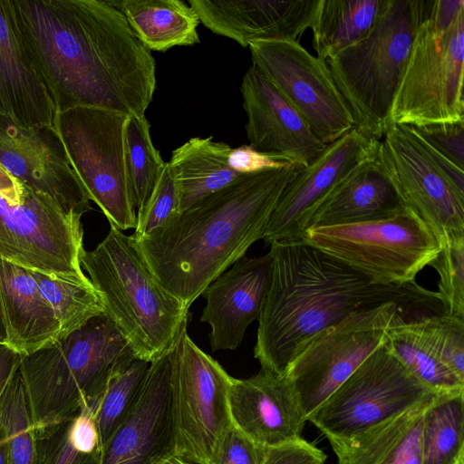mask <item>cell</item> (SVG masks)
Here are the masks:
<instances>
[{
  "label": "cell",
  "mask_w": 464,
  "mask_h": 464,
  "mask_svg": "<svg viewBox=\"0 0 464 464\" xmlns=\"http://www.w3.org/2000/svg\"><path fill=\"white\" fill-rule=\"evenodd\" d=\"M59 111L96 107L144 116L156 63L109 0H15Z\"/></svg>",
  "instance_id": "6da1fadb"
},
{
  "label": "cell",
  "mask_w": 464,
  "mask_h": 464,
  "mask_svg": "<svg viewBox=\"0 0 464 464\" xmlns=\"http://www.w3.org/2000/svg\"><path fill=\"white\" fill-rule=\"evenodd\" d=\"M269 246L271 278L254 348L266 372L284 374L301 343L353 313L393 303L412 319L443 314L437 293L416 281L379 284L304 238Z\"/></svg>",
  "instance_id": "7a4b0ae2"
},
{
  "label": "cell",
  "mask_w": 464,
  "mask_h": 464,
  "mask_svg": "<svg viewBox=\"0 0 464 464\" xmlns=\"http://www.w3.org/2000/svg\"><path fill=\"white\" fill-rule=\"evenodd\" d=\"M304 167L242 174L134 239L150 269L186 308L262 239L286 185Z\"/></svg>",
  "instance_id": "3957f363"
},
{
  "label": "cell",
  "mask_w": 464,
  "mask_h": 464,
  "mask_svg": "<svg viewBox=\"0 0 464 464\" xmlns=\"http://www.w3.org/2000/svg\"><path fill=\"white\" fill-rule=\"evenodd\" d=\"M135 355L105 314L21 357L19 372L35 430L97 407L111 378Z\"/></svg>",
  "instance_id": "277c9868"
},
{
  "label": "cell",
  "mask_w": 464,
  "mask_h": 464,
  "mask_svg": "<svg viewBox=\"0 0 464 464\" xmlns=\"http://www.w3.org/2000/svg\"><path fill=\"white\" fill-rule=\"evenodd\" d=\"M80 261L137 359L150 363L175 345L188 309L160 285L132 236L110 224L105 238L83 249Z\"/></svg>",
  "instance_id": "5b68a950"
},
{
  "label": "cell",
  "mask_w": 464,
  "mask_h": 464,
  "mask_svg": "<svg viewBox=\"0 0 464 464\" xmlns=\"http://www.w3.org/2000/svg\"><path fill=\"white\" fill-rule=\"evenodd\" d=\"M425 0H386L372 31L326 60L354 128L381 140L403 76Z\"/></svg>",
  "instance_id": "8992f818"
},
{
  "label": "cell",
  "mask_w": 464,
  "mask_h": 464,
  "mask_svg": "<svg viewBox=\"0 0 464 464\" xmlns=\"http://www.w3.org/2000/svg\"><path fill=\"white\" fill-rule=\"evenodd\" d=\"M464 1L425 0L390 122L464 120Z\"/></svg>",
  "instance_id": "52a82bcc"
},
{
  "label": "cell",
  "mask_w": 464,
  "mask_h": 464,
  "mask_svg": "<svg viewBox=\"0 0 464 464\" xmlns=\"http://www.w3.org/2000/svg\"><path fill=\"white\" fill-rule=\"evenodd\" d=\"M80 217L0 165V257L31 270L89 281Z\"/></svg>",
  "instance_id": "ba28073f"
},
{
  "label": "cell",
  "mask_w": 464,
  "mask_h": 464,
  "mask_svg": "<svg viewBox=\"0 0 464 464\" xmlns=\"http://www.w3.org/2000/svg\"><path fill=\"white\" fill-rule=\"evenodd\" d=\"M303 238L382 285L416 281L441 250L433 233L407 208L368 222L310 227Z\"/></svg>",
  "instance_id": "9c48e42d"
},
{
  "label": "cell",
  "mask_w": 464,
  "mask_h": 464,
  "mask_svg": "<svg viewBox=\"0 0 464 464\" xmlns=\"http://www.w3.org/2000/svg\"><path fill=\"white\" fill-rule=\"evenodd\" d=\"M127 117L115 111L76 106L59 111L56 121L69 162L90 201L121 231L137 224L125 165Z\"/></svg>",
  "instance_id": "30bf717a"
},
{
  "label": "cell",
  "mask_w": 464,
  "mask_h": 464,
  "mask_svg": "<svg viewBox=\"0 0 464 464\" xmlns=\"http://www.w3.org/2000/svg\"><path fill=\"white\" fill-rule=\"evenodd\" d=\"M189 337L185 326L174 346L171 372L176 457L212 464L232 425L228 396L233 381Z\"/></svg>",
  "instance_id": "8fae6325"
},
{
  "label": "cell",
  "mask_w": 464,
  "mask_h": 464,
  "mask_svg": "<svg viewBox=\"0 0 464 464\" xmlns=\"http://www.w3.org/2000/svg\"><path fill=\"white\" fill-rule=\"evenodd\" d=\"M438 393L378 346L308 417L329 441L350 438Z\"/></svg>",
  "instance_id": "7c38bea8"
},
{
  "label": "cell",
  "mask_w": 464,
  "mask_h": 464,
  "mask_svg": "<svg viewBox=\"0 0 464 464\" xmlns=\"http://www.w3.org/2000/svg\"><path fill=\"white\" fill-rule=\"evenodd\" d=\"M412 319L393 303L353 313L299 345L285 375L307 417L385 341L397 314Z\"/></svg>",
  "instance_id": "4fadbf2b"
},
{
  "label": "cell",
  "mask_w": 464,
  "mask_h": 464,
  "mask_svg": "<svg viewBox=\"0 0 464 464\" xmlns=\"http://www.w3.org/2000/svg\"><path fill=\"white\" fill-rule=\"evenodd\" d=\"M377 160L403 207L433 233L441 248L464 236V191L440 169L411 126L390 122Z\"/></svg>",
  "instance_id": "5bb4252c"
},
{
  "label": "cell",
  "mask_w": 464,
  "mask_h": 464,
  "mask_svg": "<svg viewBox=\"0 0 464 464\" xmlns=\"http://www.w3.org/2000/svg\"><path fill=\"white\" fill-rule=\"evenodd\" d=\"M248 48L252 64L301 114L324 145L354 128L350 109L326 61L310 53L298 41H257Z\"/></svg>",
  "instance_id": "9a60e30c"
},
{
  "label": "cell",
  "mask_w": 464,
  "mask_h": 464,
  "mask_svg": "<svg viewBox=\"0 0 464 464\" xmlns=\"http://www.w3.org/2000/svg\"><path fill=\"white\" fill-rule=\"evenodd\" d=\"M379 143L353 128L327 145L285 188L268 220L265 243L303 238L324 200L358 168L376 158Z\"/></svg>",
  "instance_id": "2e32d148"
},
{
  "label": "cell",
  "mask_w": 464,
  "mask_h": 464,
  "mask_svg": "<svg viewBox=\"0 0 464 464\" xmlns=\"http://www.w3.org/2000/svg\"><path fill=\"white\" fill-rule=\"evenodd\" d=\"M0 165L69 214L82 218L91 209L56 129L20 127L0 115Z\"/></svg>",
  "instance_id": "e0dca14e"
},
{
  "label": "cell",
  "mask_w": 464,
  "mask_h": 464,
  "mask_svg": "<svg viewBox=\"0 0 464 464\" xmlns=\"http://www.w3.org/2000/svg\"><path fill=\"white\" fill-rule=\"evenodd\" d=\"M174 346L150 363L140 400L102 446L101 464H163L176 457L171 395Z\"/></svg>",
  "instance_id": "ac0fdd59"
},
{
  "label": "cell",
  "mask_w": 464,
  "mask_h": 464,
  "mask_svg": "<svg viewBox=\"0 0 464 464\" xmlns=\"http://www.w3.org/2000/svg\"><path fill=\"white\" fill-rule=\"evenodd\" d=\"M59 107L24 34L15 0H0V115L56 129Z\"/></svg>",
  "instance_id": "d6986e66"
},
{
  "label": "cell",
  "mask_w": 464,
  "mask_h": 464,
  "mask_svg": "<svg viewBox=\"0 0 464 464\" xmlns=\"http://www.w3.org/2000/svg\"><path fill=\"white\" fill-rule=\"evenodd\" d=\"M240 91L252 148L301 167L309 166L324 151L326 145L255 65L245 73Z\"/></svg>",
  "instance_id": "ffe728a7"
},
{
  "label": "cell",
  "mask_w": 464,
  "mask_h": 464,
  "mask_svg": "<svg viewBox=\"0 0 464 464\" xmlns=\"http://www.w3.org/2000/svg\"><path fill=\"white\" fill-rule=\"evenodd\" d=\"M228 404L232 424L266 449L302 439L306 416L285 374L261 369L248 378H233Z\"/></svg>",
  "instance_id": "44dd1931"
},
{
  "label": "cell",
  "mask_w": 464,
  "mask_h": 464,
  "mask_svg": "<svg viewBox=\"0 0 464 464\" xmlns=\"http://www.w3.org/2000/svg\"><path fill=\"white\" fill-rule=\"evenodd\" d=\"M320 0H188L199 23L242 47L297 41L312 27Z\"/></svg>",
  "instance_id": "7402d4cb"
},
{
  "label": "cell",
  "mask_w": 464,
  "mask_h": 464,
  "mask_svg": "<svg viewBox=\"0 0 464 464\" xmlns=\"http://www.w3.org/2000/svg\"><path fill=\"white\" fill-rule=\"evenodd\" d=\"M271 255L242 256L210 283L200 321L209 324L213 352L235 350L246 330L258 320L271 278Z\"/></svg>",
  "instance_id": "603a6c76"
},
{
  "label": "cell",
  "mask_w": 464,
  "mask_h": 464,
  "mask_svg": "<svg viewBox=\"0 0 464 464\" xmlns=\"http://www.w3.org/2000/svg\"><path fill=\"white\" fill-rule=\"evenodd\" d=\"M0 301L6 332L5 343L21 355L60 337L59 323L30 269L1 257Z\"/></svg>",
  "instance_id": "cb8c5ba5"
},
{
  "label": "cell",
  "mask_w": 464,
  "mask_h": 464,
  "mask_svg": "<svg viewBox=\"0 0 464 464\" xmlns=\"http://www.w3.org/2000/svg\"><path fill=\"white\" fill-rule=\"evenodd\" d=\"M405 208L377 156L350 175L320 205L310 227L368 222Z\"/></svg>",
  "instance_id": "d4e9b609"
},
{
  "label": "cell",
  "mask_w": 464,
  "mask_h": 464,
  "mask_svg": "<svg viewBox=\"0 0 464 464\" xmlns=\"http://www.w3.org/2000/svg\"><path fill=\"white\" fill-rule=\"evenodd\" d=\"M434 397L350 438L329 441L338 464H421L424 413Z\"/></svg>",
  "instance_id": "484cf974"
},
{
  "label": "cell",
  "mask_w": 464,
  "mask_h": 464,
  "mask_svg": "<svg viewBox=\"0 0 464 464\" xmlns=\"http://www.w3.org/2000/svg\"><path fill=\"white\" fill-rule=\"evenodd\" d=\"M232 148L211 137H195L172 151L168 162L178 193V212L225 188L240 173L228 164Z\"/></svg>",
  "instance_id": "4316f807"
},
{
  "label": "cell",
  "mask_w": 464,
  "mask_h": 464,
  "mask_svg": "<svg viewBox=\"0 0 464 464\" xmlns=\"http://www.w3.org/2000/svg\"><path fill=\"white\" fill-rule=\"evenodd\" d=\"M125 17L130 28L150 51L199 43L198 17L181 0H109Z\"/></svg>",
  "instance_id": "83f0119b"
},
{
  "label": "cell",
  "mask_w": 464,
  "mask_h": 464,
  "mask_svg": "<svg viewBox=\"0 0 464 464\" xmlns=\"http://www.w3.org/2000/svg\"><path fill=\"white\" fill-rule=\"evenodd\" d=\"M422 318L395 315L385 333L386 346L411 375L433 392H463L464 381L442 362Z\"/></svg>",
  "instance_id": "f1b7e54d"
},
{
  "label": "cell",
  "mask_w": 464,
  "mask_h": 464,
  "mask_svg": "<svg viewBox=\"0 0 464 464\" xmlns=\"http://www.w3.org/2000/svg\"><path fill=\"white\" fill-rule=\"evenodd\" d=\"M386 0H320L312 24L316 56L328 60L363 39L378 21Z\"/></svg>",
  "instance_id": "f546056e"
},
{
  "label": "cell",
  "mask_w": 464,
  "mask_h": 464,
  "mask_svg": "<svg viewBox=\"0 0 464 464\" xmlns=\"http://www.w3.org/2000/svg\"><path fill=\"white\" fill-rule=\"evenodd\" d=\"M95 410L83 405L77 413L35 430V464H101Z\"/></svg>",
  "instance_id": "4dcf8cb0"
},
{
  "label": "cell",
  "mask_w": 464,
  "mask_h": 464,
  "mask_svg": "<svg viewBox=\"0 0 464 464\" xmlns=\"http://www.w3.org/2000/svg\"><path fill=\"white\" fill-rule=\"evenodd\" d=\"M464 457V392L439 394L424 413L421 464H456Z\"/></svg>",
  "instance_id": "1f68e13d"
},
{
  "label": "cell",
  "mask_w": 464,
  "mask_h": 464,
  "mask_svg": "<svg viewBox=\"0 0 464 464\" xmlns=\"http://www.w3.org/2000/svg\"><path fill=\"white\" fill-rule=\"evenodd\" d=\"M39 291L51 305L60 325V337L104 314L99 292L89 281H76L31 270Z\"/></svg>",
  "instance_id": "d6a6232c"
},
{
  "label": "cell",
  "mask_w": 464,
  "mask_h": 464,
  "mask_svg": "<svg viewBox=\"0 0 464 464\" xmlns=\"http://www.w3.org/2000/svg\"><path fill=\"white\" fill-rule=\"evenodd\" d=\"M124 155L132 200L138 214L149 202L167 165L152 143L150 123L145 115L127 117Z\"/></svg>",
  "instance_id": "836d02e7"
},
{
  "label": "cell",
  "mask_w": 464,
  "mask_h": 464,
  "mask_svg": "<svg viewBox=\"0 0 464 464\" xmlns=\"http://www.w3.org/2000/svg\"><path fill=\"white\" fill-rule=\"evenodd\" d=\"M149 367L148 362L135 358L109 381L94 412L102 446L136 407L144 387Z\"/></svg>",
  "instance_id": "e575fe53"
},
{
  "label": "cell",
  "mask_w": 464,
  "mask_h": 464,
  "mask_svg": "<svg viewBox=\"0 0 464 464\" xmlns=\"http://www.w3.org/2000/svg\"><path fill=\"white\" fill-rule=\"evenodd\" d=\"M0 428L6 441L9 464H35V430L19 370L0 402Z\"/></svg>",
  "instance_id": "d590c367"
},
{
  "label": "cell",
  "mask_w": 464,
  "mask_h": 464,
  "mask_svg": "<svg viewBox=\"0 0 464 464\" xmlns=\"http://www.w3.org/2000/svg\"><path fill=\"white\" fill-rule=\"evenodd\" d=\"M430 266L439 275L436 293L443 314L464 319V236L450 240Z\"/></svg>",
  "instance_id": "8d00e7d4"
},
{
  "label": "cell",
  "mask_w": 464,
  "mask_h": 464,
  "mask_svg": "<svg viewBox=\"0 0 464 464\" xmlns=\"http://www.w3.org/2000/svg\"><path fill=\"white\" fill-rule=\"evenodd\" d=\"M422 320L442 362L464 381V319L441 314Z\"/></svg>",
  "instance_id": "74e56055"
},
{
  "label": "cell",
  "mask_w": 464,
  "mask_h": 464,
  "mask_svg": "<svg viewBox=\"0 0 464 464\" xmlns=\"http://www.w3.org/2000/svg\"><path fill=\"white\" fill-rule=\"evenodd\" d=\"M178 193L168 162L144 209L137 214L132 237L141 238L178 213Z\"/></svg>",
  "instance_id": "f35d334b"
},
{
  "label": "cell",
  "mask_w": 464,
  "mask_h": 464,
  "mask_svg": "<svg viewBox=\"0 0 464 464\" xmlns=\"http://www.w3.org/2000/svg\"><path fill=\"white\" fill-rule=\"evenodd\" d=\"M430 146L459 168L464 167V120L411 126Z\"/></svg>",
  "instance_id": "ab89813d"
},
{
  "label": "cell",
  "mask_w": 464,
  "mask_h": 464,
  "mask_svg": "<svg viewBox=\"0 0 464 464\" xmlns=\"http://www.w3.org/2000/svg\"><path fill=\"white\" fill-rule=\"evenodd\" d=\"M266 449L238 430L233 424L226 432L212 464H264Z\"/></svg>",
  "instance_id": "60d3db41"
},
{
  "label": "cell",
  "mask_w": 464,
  "mask_h": 464,
  "mask_svg": "<svg viewBox=\"0 0 464 464\" xmlns=\"http://www.w3.org/2000/svg\"><path fill=\"white\" fill-rule=\"evenodd\" d=\"M228 164L240 174H249L282 169L293 163L283 157L258 151L250 145H242L231 150Z\"/></svg>",
  "instance_id": "b9f144b4"
},
{
  "label": "cell",
  "mask_w": 464,
  "mask_h": 464,
  "mask_svg": "<svg viewBox=\"0 0 464 464\" xmlns=\"http://www.w3.org/2000/svg\"><path fill=\"white\" fill-rule=\"evenodd\" d=\"M326 455L303 438L268 449L264 464H324Z\"/></svg>",
  "instance_id": "7bdbcfd3"
},
{
  "label": "cell",
  "mask_w": 464,
  "mask_h": 464,
  "mask_svg": "<svg viewBox=\"0 0 464 464\" xmlns=\"http://www.w3.org/2000/svg\"><path fill=\"white\" fill-rule=\"evenodd\" d=\"M22 355L6 343H0V402L10 382L19 370Z\"/></svg>",
  "instance_id": "ee69618b"
},
{
  "label": "cell",
  "mask_w": 464,
  "mask_h": 464,
  "mask_svg": "<svg viewBox=\"0 0 464 464\" xmlns=\"http://www.w3.org/2000/svg\"><path fill=\"white\" fill-rule=\"evenodd\" d=\"M0 464H9L6 441L0 428Z\"/></svg>",
  "instance_id": "f6af8a7d"
},
{
  "label": "cell",
  "mask_w": 464,
  "mask_h": 464,
  "mask_svg": "<svg viewBox=\"0 0 464 464\" xmlns=\"http://www.w3.org/2000/svg\"><path fill=\"white\" fill-rule=\"evenodd\" d=\"M5 339H6V332H5L2 304H1V301H0V343H5Z\"/></svg>",
  "instance_id": "bcb514c9"
},
{
  "label": "cell",
  "mask_w": 464,
  "mask_h": 464,
  "mask_svg": "<svg viewBox=\"0 0 464 464\" xmlns=\"http://www.w3.org/2000/svg\"><path fill=\"white\" fill-rule=\"evenodd\" d=\"M163 464H191L180 458L178 457H172L169 459L167 461H165Z\"/></svg>",
  "instance_id": "7dc6e473"
},
{
  "label": "cell",
  "mask_w": 464,
  "mask_h": 464,
  "mask_svg": "<svg viewBox=\"0 0 464 464\" xmlns=\"http://www.w3.org/2000/svg\"><path fill=\"white\" fill-rule=\"evenodd\" d=\"M456 464H464V457L461 458Z\"/></svg>",
  "instance_id": "c3c4849f"
}]
</instances>
